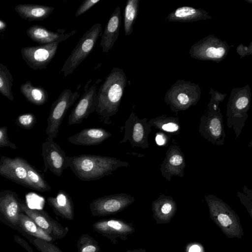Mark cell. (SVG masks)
Wrapping results in <instances>:
<instances>
[{"label":"cell","instance_id":"obj_18","mask_svg":"<svg viewBox=\"0 0 252 252\" xmlns=\"http://www.w3.org/2000/svg\"><path fill=\"white\" fill-rule=\"evenodd\" d=\"M15 10L23 19L29 21H42L47 18L54 10V7L32 4H19Z\"/></svg>","mask_w":252,"mask_h":252},{"label":"cell","instance_id":"obj_8","mask_svg":"<svg viewBox=\"0 0 252 252\" xmlns=\"http://www.w3.org/2000/svg\"><path fill=\"white\" fill-rule=\"evenodd\" d=\"M92 226L96 232L109 239L114 245L117 244L118 238L126 241L135 230L132 223L116 218L98 220Z\"/></svg>","mask_w":252,"mask_h":252},{"label":"cell","instance_id":"obj_2","mask_svg":"<svg viewBox=\"0 0 252 252\" xmlns=\"http://www.w3.org/2000/svg\"><path fill=\"white\" fill-rule=\"evenodd\" d=\"M127 83L124 70L114 67L97 92L95 112L106 125L112 123L110 117L119 111Z\"/></svg>","mask_w":252,"mask_h":252},{"label":"cell","instance_id":"obj_23","mask_svg":"<svg viewBox=\"0 0 252 252\" xmlns=\"http://www.w3.org/2000/svg\"><path fill=\"white\" fill-rule=\"evenodd\" d=\"M13 79L8 68L0 63V93L11 101L14 100L12 91Z\"/></svg>","mask_w":252,"mask_h":252},{"label":"cell","instance_id":"obj_40","mask_svg":"<svg viewBox=\"0 0 252 252\" xmlns=\"http://www.w3.org/2000/svg\"><path fill=\"white\" fill-rule=\"evenodd\" d=\"M6 23L4 21L0 20V32H4L6 30Z\"/></svg>","mask_w":252,"mask_h":252},{"label":"cell","instance_id":"obj_26","mask_svg":"<svg viewBox=\"0 0 252 252\" xmlns=\"http://www.w3.org/2000/svg\"><path fill=\"white\" fill-rule=\"evenodd\" d=\"M16 123L18 126L23 128L30 129L36 123V118L32 113H24L18 116Z\"/></svg>","mask_w":252,"mask_h":252},{"label":"cell","instance_id":"obj_35","mask_svg":"<svg viewBox=\"0 0 252 252\" xmlns=\"http://www.w3.org/2000/svg\"><path fill=\"white\" fill-rule=\"evenodd\" d=\"M249 100L247 97L242 96L238 99L236 102V107L239 109L244 108L248 104Z\"/></svg>","mask_w":252,"mask_h":252},{"label":"cell","instance_id":"obj_10","mask_svg":"<svg viewBox=\"0 0 252 252\" xmlns=\"http://www.w3.org/2000/svg\"><path fill=\"white\" fill-rule=\"evenodd\" d=\"M124 135L120 143L129 141L132 147H148V136L151 129L146 119L140 120L131 112L124 126Z\"/></svg>","mask_w":252,"mask_h":252},{"label":"cell","instance_id":"obj_9","mask_svg":"<svg viewBox=\"0 0 252 252\" xmlns=\"http://www.w3.org/2000/svg\"><path fill=\"white\" fill-rule=\"evenodd\" d=\"M21 211L31 218L54 241L65 237L69 231L68 227H63L45 211L31 209L24 201L21 204Z\"/></svg>","mask_w":252,"mask_h":252},{"label":"cell","instance_id":"obj_21","mask_svg":"<svg viewBox=\"0 0 252 252\" xmlns=\"http://www.w3.org/2000/svg\"><path fill=\"white\" fill-rule=\"evenodd\" d=\"M27 177L30 189L38 191L46 192L51 189L44 176L28 162L27 164Z\"/></svg>","mask_w":252,"mask_h":252},{"label":"cell","instance_id":"obj_41","mask_svg":"<svg viewBox=\"0 0 252 252\" xmlns=\"http://www.w3.org/2000/svg\"><path fill=\"white\" fill-rule=\"evenodd\" d=\"M200 252V247L197 245H193L191 246L189 250V252Z\"/></svg>","mask_w":252,"mask_h":252},{"label":"cell","instance_id":"obj_29","mask_svg":"<svg viewBox=\"0 0 252 252\" xmlns=\"http://www.w3.org/2000/svg\"><path fill=\"white\" fill-rule=\"evenodd\" d=\"M224 53L225 49L222 47L217 48L214 47H210L207 48L206 51L207 56L211 58H220L224 55Z\"/></svg>","mask_w":252,"mask_h":252},{"label":"cell","instance_id":"obj_1","mask_svg":"<svg viewBox=\"0 0 252 252\" xmlns=\"http://www.w3.org/2000/svg\"><path fill=\"white\" fill-rule=\"evenodd\" d=\"M66 164L75 176L83 181L100 179L112 175L119 168L129 165L115 158L86 154L67 156Z\"/></svg>","mask_w":252,"mask_h":252},{"label":"cell","instance_id":"obj_38","mask_svg":"<svg viewBox=\"0 0 252 252\" xmlns=\"http://www.w3.org/2000/svg\"><path fill=\"white\" fill-rule=\"evenodd\" d=\"M172 209V206L170 203H167L163 205L161 207V212L164 214H168Z\"/></svg>","mask_w":252,"mask_h":252},{"label":"cell","instance_id":"obj_7","mask_svg":"<svg viewBox=\"0 0 252 252\" xmlns=\"http://www.w3.org/2000/svg\"><path fill=\"white\" fill-rule=\"evenodd\" d=\"M60 42L34 46L23 47L20 50L21 56L26 64L34 70L43 69L55 57Z\"/></svg>","mask_w":252,"mask_h":252},{"label":"cell","instance_id":"obj_25","mask_svg":"<svg viewBox=\"0 0 252 252\" xmlns=\"http://www.w3.org/2000/svg\"><path fill=\"white\" fill-rule=\"evenodd\" d=\"M25 237L40 252H63L52 242L35 238L29 235Z\"/></svg>","mask_w":252,"mask_h":252},{"label":"cell","instance_id":"obj_14","mask_svg":"<svg viewBox=\"0 0 252 252\" xmlns=\"http://www.w3.org/2000/svg\"><path fill=\"white\" fill-rule=\"evenodd\" d=\"M111 133L101 127L86 128L68 137V141L79 146L97 145L111 136Z\"/></svg>","mask_w":252,"mask_h":252},{"label":"cell","instance_id":"obj_3","mask_svg":"<svg viewBox=\"0 0 252 252\" xmlns=\"http://www.w3.org/2000/svg\"><path fill=\"white\" fill-rule=\"evenodd\" d=\"M101 30V24H95L81 37L61 69V72H63L64 77L72 74L93 51Z\"/></svg>","mask_w":252,"mask_h":252},{"label":"cell","instance_id":"obj_20","mask_svg":"<svg viewBox=\"0 0 252 252\" xmlns=\"http://www.w3.org/2000/svg\"><path fill=\"white\" fill-rule=\"evenodd\" d=\"M20 90L27 101L34 105L40 106L48 100V93L40 86H34L28 81L21 85Z\"/></svg>","mask_w":252,"mask_h":252},{"label":"cell","instance_id":"obj_42","mask_svg":"<svg viewBox=\"0 0 252 252\" xmlns=\"http://www.w3.org/2000/svg\"><path fill=\"white\" fill-rule=\"evenodd\" d=\"M123 252H144V251L142 249H133V250H128L126 251H124Z\"/></svg>","mask_w":252,"mask_h":252},{"label":"cell","instance_id":"obj_4","mask_svg":"<svg viewBox=\"0 0 252 252\" xmlns=\"http://www.w3.org/2000/svg\"><path fill=\"white\" fill-rule=\"evenodd\" d=\"M79 96L80 94L77 91L73 93L69 89H65L52 104L47 119L46 140H53L57 136L67 111Z\"/></svg>","mask_w":252,"mask_h":252},{"label":"cell","instance_id":"obj_39","mask_svg":"<svg viewBox=\"0 0 252 252\" xmlns=\"http://www.w3.org/2000/svg\"><path fill=\"white\" fill-rule=\"evenodd\" d=\"M157 143L159 145H162L164 144L165 140L163 136L161 134H158L156 137Z\"/></svg>","mask_w":252,"mask_h":252},{"label":"cell","instance_id":"obj_13","mask_svg":"<svg viewBox=\"0 0 252 252\" xmlns=\"http://www.w3.org/2000/svg\"><path fill=\"white\" fill-rule=\"evenodd\" d=\"M97 105L96 87L93 85L85 90L68 116V124H79L95 110Z\"/></svg>","mask_w":252,"mask_h":252},{"label":"cell","instance_id":"obj_30","mask_svg":"<svg viewBox=\"0 0 252 252\" xmlns=\"http://www.w3.org/2000/svg\"><path fill=\"white\" fill-rule=\"evenodd\" d=\"M196 13V10L193 8L190 7H183L178 8L175 15L178 18H184L189 16L192 15Z\"/></svg>","mask_w":252,"mask_h":252},{"label":"cell","instance_id":"obj_6","mask_svg":"<svg viewBox=\"0 0 252 252\" xmlns=\"http://www.w3.org/2000/svg\"><path fill=\"white\" fill-rule=\"evenodd\" d=\"M23 201L14 191L8 189L0 191V220L20 233L19 218L22 213Z\"/></svg>","mask_w":252,"mask_h":252},{"label":"cell","instance_id":"obj_32","mask_svg":"<svg viewBox=\"0 0 252 252\" xmlns=\"http://www.w3.org/2000/svg\"><path fill=\"white\" fill-rule=\"evenodd\" d=\"M14 240L17 244L24 248L28 252H34L33 249L30 245L20 236L17 235L14 236Z\"/></svg>","mask_w":252,"mask_h":252},{"label":"cell","instance_id":"obj_24","mask_svg":"<svg viewBox=\"0 0 252 252\" xmlns=\"http://www.w3.org/2000/svg\"><path fill=\"white\" fill-rule=\"evenodd\" d=\"M77 252H100L98 242L88 234L81 235L77 241Z\"/></svg>","mask_w":252,"mask_h":252},{"label":"cell","instance_id":"obj_11","mask_svg":"<svg viewBox=\"0 0 252 252\" xmlns=\"http://www.w3.org/2000/svg\"><path fill=\"white\" fill-rule=\"evenodd\" d=\"M41 147L45 170L49 169L57 176L61 177L67 168L66 153L53 140H46Z\"/></svg>","mask_w":252,"mask_h":252},{"label":"cell","instance_id":"obj_5","mask_svg":"<svg viewBox=\"0 0 252 252\" xmlns=\"http://www.w3.org/2000/svg\"><path fill=\"white\" fill-rule=\"evenodd\" d=\"M134 200L133 196L125 193L110 194L93 200L89 208L93 217H105L122 212Z\"/></svg>","mask_w":252,"mask_h":252},{"label":"cell","instance_id":"obj_37","mask_svg":"<svg viewBox=\"0 0 252 252\" xmlns=\"http://www.w3.org/2000/svg\"><path fill=\"white\" fill-rule=\"evenodd\" d=\"M177 99L179 102L183 105L186 104L189 101L188 96L184 93L180 94L178 95Z\"/></svg>","mask_w":252,"mask_h":252},{"label":"cell","instance_id":"obj_22","mask_svg":"<svg viewBox=\"0 0 252 252\" xmlns=\"http://www.w3.org/2000/svg\"><path fill=\"white\" fill-rule=\"evenodd\" d=\"M138 9V0H128L124 11V24L125 35H130L136 20Z\"/></svg>","mask_w":252,"mask_h":252},{"label":"cell","instance_id":"obj_36","mask_svg":"<svg viewBox=\"0 0 252 252\" xmlns=\"http://www.w3.org/2000/svg\"><path fill=\"white\" fill-rule=\"evenodd\" d=\"M183 162V158L179 155H174L172 156L170 159V163L172 165L178 166Z\"/></svg>","mask_w":252,"mask_h":252},{"label":"cell","instance_id":"obj_34","mask_svg":"<svg viewBox=\"0 0 252 252\" xmlns=\"http://www.w3.org/2000/svg\"><path fill=\"white\" fill-rule=\"evenodd\" d=\"M161 128L166 131L174 132L177 131L178 128V126L174 123H168L164 124L161 126Z\"/></svg>","mask_w":252,"mask_h":252},{"label":"cell","instance_id":"obj_19","mask_svg":"<svg viewBox=\"0 0 252 252\" xmlns=\"http://www.w3.org/2000/svg\"><path fill=\"white\" fill-rule=\"evenodd\" d=\"M19 224L21 230V233L25 237L29 235L50 242L54 241L31 218L23 212L21 213L19 215Z\"/></svg>","mask_w":252,"mask_h":252},{"label":"cell","instance_id":"obj_27","mask_svg":"<svg viewBox=\"0 0 252 252\" xmlns=\"http://www.w3.org/2000/svg\"><path fill=\"white\" fill-rule=\"evenodd\" d=\"M4 147H9L14 150L17 149L16 145L9 140L7 134V127L0 126V148Z\"/></svg>","mask_w":252,"mask_h":252},{"label":"cell","instance_id":"obj_28","mask_svg":"<svg viewBox=\"0 0 252 252\" xmlns=\"http://www.w3.org/2000/svg\"><path fill=\"white\" fill-rule=\"evenodd\" d=\"M99 1L100 0H84L77 10L75 16H80Z\"/></svg>","mask_w":252,"mask_h":252},{"label":"cell","instance_id":"obj_15","mask_svg":"<svg viewBox=\"0 0 252 252\" xmlns=\"http://www.w3.org/2000/svg\"><path fill=\"white\" fill-rule=\"evenodd\" d=\"M47 201L57 216L68 220L74 219L73 201L69 194L64 190H59L55 196L48 197Z\"/></svg>","mask_w":252,"mask_h":252},{"label":"cell","instance_id":"obj_12","mask_svg":"<svg viewBox=\"0 0 252 252\" xmlns=\"http://www.w3.org/2000/svg\"><path fill=\"white\" fill-rule=\"evenodd\" d=\"M27 162L20 157L11 158L2 156L0 158V175L30 189L27 177Z\"/></svg>","mask_w":252,"mask_h":252},{"label":"cell","instance_id":"obj_16","mask_svg":"<svg viewBox=\"0 0 252 252\" xmlns=\"http://www.w3.org/2000/svg\"><path fill=\"white\" fill-rule=\"evenodd\" d=\"M121 12L120 7H117L105 27L100 43L103 52L107 53L113 47L119 36L122 19Z\"/></svg>","mask_w":252,"mask_h":252},{"label":"cell","instance_id":"obj_17","mask_svg":"<svg viewBox=\"0 0 252 252\" xmlns=\"http://www.w3.org/2000/svg\"><path fill=\"white\" fill-rule=\"evenodd\" d=\"M64 32H54L41 26L33 25L27 29L26 32L32 40L40 45H44L55 42H61L73 35L76 30L68 33Z\"/></svg>","mask_w":252,"mask_h":252},{"label":"cell","instance_id":"obj_33","mask_svg":"<svg viewBox=\"0 0 252 252\" xmlns=\"http://www.w3.org/2000/svg\"><path fill=\"white\" fill-rule=\"evenodd\" d=\"M218 220L223 227H227L232 223V220L229 216L224 214H220L218 216Z\"/></svg>","mask_w":252,"mask_h":252},{"label":"cell","instance_id":"obj_31","mask_svg":"<svg viewBox=\"0 0 252 252\" xmlns=\"http://www.w3.org/2000/svg\"><path fill=\"white\" fill-rule=\"evenodd\" d=\"M209 130L214 136H219L221 132V125L220 121L217 119H212L210 123Z\"/></svg>","mask_w":252,"mask_h":252}]
</instances>
